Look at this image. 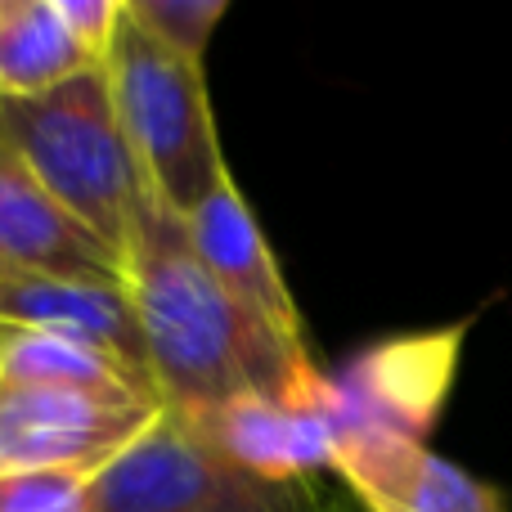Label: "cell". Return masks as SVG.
<instances>
[{
	"label": "cell",
	"instance_id": "cell-1",
	"mask_svg": "<svg viewBox=\"0 0 512 512\" xmlns=\"http://www.w3.org/2000/svg\"><path fill=\"white\" fill-rule=\"evenodd\" d=\"M131 297L162 409L207 423L239 405L315 409L328 373L212 279L185 216L149 203L131 256Z\"/></svg>",
	"mask_w": 512,
	"mask_h": 512
},
{
	"label": "cell",
	"instance_id": "cell-2",
	"mask_svg": "<svg viewBox=\"0 0 512 512\" xmlns=\"http://www.w3.org/2000/svg\"><path fill=\"white\" fill-rule=\"evenodd\" d=\"M0 140L63 212L117 256L131 283V256L153 189L122 131L104 63L45 95L0 99Z\"/></svg>",
	"mask_w": 512,
	"mask_h": 512
},
{
	"label": "cell",
	"instance_id": "cell-3",
	"mask_svg": "<svg viewBox=\"0 0 512 512\" xmlns=\"http://www.w3.org/2000/svg\"><path fill=\"white\" fill-rule=\"evenodd\" d=\"M104 77L153 198L176 216H189L230 176L203 63L167 50L122 0Z\"/></svg>",
	"mask_w": 512,
	"mask_h": 512
},
{
	"label": "cell",
	"instance_id": "cell-4",
	"mask_svg": "<svg viewBox=\"0 0 512 512\" xmlns=\"http://www.w3.org/2000/svg\"><path fill=\"white\" fill-rule=\"evenodd\" d=\"M90 512H360L328 477H270L203 427L162 409L135 445L90 477Z\"/></svg>",
	"mask_w": 512,
	"mask_h": 512
},
{
	"label": "cell",
	"instance_id": "cell-5",
	"mask_svg": "<svg viewBox=\"0 0 512 512\" xmlns=\"http://www.w3.org/2000/svg\"><path fill=\"white\" fill-rule=\"evenodd\" d=\"M463 337L468 324L387 337L333 373L319 396L333 445L346 436H396L427 445V432L450 400Z\"/></svg>",
	"mask_w": 512,
	"mask_h": 512
},
{
	"label": "cell",
	"instance_id": "cell-6",
	"mask_svg": "<svg viewBox=\"0 0 512 512\" xmlns=\"http://www.w3.org/2000/svg\"><path fill=\"white\" fill-rule=\"evenodd\" d=\"M162 405L135 391L0 387V477L81 472L99 477L153 427Z\"/></svg>",
	"mask_w": 512,
	"mask_h": 512
},
{
	"label": "cell",
	"instance_id": "cell-7",
	"mask_svg": "<svg viewBox=\"0 0 512 512\" xmlns=\"http://www.w3.org/2000/svg\"><path fill=\"white\" fill-rule=\"evenodd\" d=\"M333 477L360 512H508L490 481L396 436H346L333 445Z\"/></svg>",
	"mask_w": 512,
	"mask_h": 512
},
{
	"label": "cell",
	"instance_id": "cell-8",
	"mask_svg": "<svg viewBox=\"0 0 512 512\" xmlns=\"http://www.w3.org/2000/svg\"><path fill=\"white\" fill-rule=\"evenodd\" d=\"M0 328L59 333V337H72V342L99 346V351H108L117 364H126L153 391L131 283L0 274Z\"/></svg>",
	"mask_w": 512,
	"mask_h": 512
},
{
	"label": "cell",
	"instance_id": "cell-9",
	"mask_svg": "<svg viewBox=\"0 0 512 512\" xmlns=\"http://www.w3.org/2000/svg\"><path fill=\"white\" fill-rule=\"evenodd\" d=\"M0 274L126 283L117 256L0 144Z\"/></svg>",
	"mask_w": 512,
	"mask_h": 512
},
{
	"label": "cell",
	"instance_id": "cell-10",
	"mask_svg": "<svg viewBox=\"0 0 512 512\" xmlns=\"http://www.w3.org/2000/svg\"><path fill=\"white\" fill-rule=\"evenodd\" d=\"M189 243H194L198 261L212 270V279L221 283L230 297H239L252 315H261L274 333H283L288 342H306V319H301L292 288L283 279L279 261H274L270 243H265L261 225H256L248 198L239 194L234 176H225L194 212L185 216Z\"/></svg>",
	"mask_w": 512,
	"mask_h": 512
},
{
	"label": "cell",
	"instance_id": "cell-11",
	"mask_svg": "<svg viewBox=\"0 0 512 512\" xmlns=\"http://www.w3.org/2000/svg\"><path fill=\"white\" fill-rule=\"evenodd\" d=\"M99 63L72 32L63 0H0V99L45 95Z\"/></svg>",
	"mask_w": 512,
	"mask_h": 512
},
{
	"label": "cell",
	"instance_id": "cell-12",
	"mask_svg": "<svg viewBox=\"0 0 512 512\" xmlns=\"http://www.w3.org/2000/svg\"><path fill=\"white\" fill-rule=\"evenodd\" d=\"M216 445L270 477H333V436L324 414L315 409H283V405H239L194 423Z\"/></svg>",
	"mask_w": 512,
	"mask_h": 512
},
{
	"label": "cell",
	"instance_id": "cell-13",
	"mask_svg": "<svg viewBox=\"0 0 512 512\" xmlns=\"http://www.w3.org/2000/svg\"><path fill=\"white\" fill-rule=\"evenodd\" d=\"M0 387H72L153 396L126 364H117L99 346L72 342L59 333H27V328H0Z\"/></svg>",
	"mask_w": 512,
	"mask_h": 512
},
{
	"label": "cell",
	"instance_id": "cell-14",
	"mask_svg": "<svg viewBox=\"0 0 512 512\" xmlns=\"http://www.w3.org/2000/svg\"><path fill=\"white\" fill-rule=\"evenodd\" d=\"M126 9H131L167 50L203 63L207 45H212V32L221 27V18L230 14V0H126Z\"/></svg>",
	"mask_w": 512,
	"mask_h": 512
},
{
	"label": "cell",
	"instance_id": "cell-15",
	"mask_svg": "<svg viewBox=\"0 0 512 512\" xmlns=\"http://www.w3.org/2000/svg\"><path fill=\"white\" fill-rule=\"evenodd\" d=\"M0 512H90V477L81 472H9L0 477Z\"/></svg>",
	"mask_w": 512,
	"mask_h": 512
},
{
	"label": "cell",
	"instance_id": "cell-16",
	"mask_svg": "<svg viewBox=\"0 0 512 512\" xmlns=\"http://www.w3.org/2000/svg\"><path fill=\"white\" fill-rule=\"evenodd\" d=\"M0 144H5V140H0Z\"/></svg>",
	"mask_w": 512,
	"mask_h": 512
}]
</instances>
